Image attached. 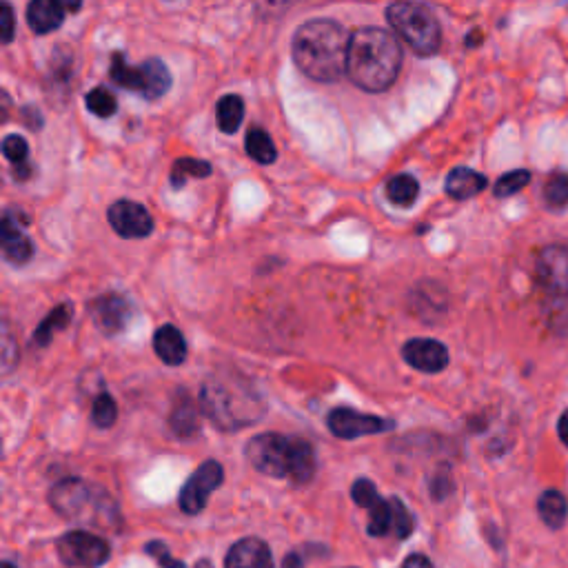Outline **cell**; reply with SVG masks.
Wrapping results in <instances>:
<instances>
[{
  "label": "cell",
  "mask_w": 568,
  "mask_h": 568,
  "mask_svg": "<svg viewBox=\"0 0 568 568\" xmlns=\"http://www.w3.org/2000/svg\"><path fill=\"white\" fill-rule=\"evenodd\" d=\"M537 513H540L542 522L549 526V529H562L568 517V502L564 493L555 489L544 491L540 500H537Z\"/></svg>",
  "instance_id": "cell-22"
},
{
  "label": "cell",
  "mask_w": 568,
  "mask_h": 568,
  "mask_svg": "<svg viewBox=\"0 0 568 568\" xmlns=\"http://www.w3.org/2000/svg\"><path fill=\"white\" fill-rule=\"evenodd\" d=\"M0 568H16V566H14L12 562H7V560H5L3 564H0Z\"/></svg>",
  "instance_id": "cell-43"
},
{
  "label": "cell",
  "mask_w": 568,
  "mask_h": 568,
  "mask_svg": "<svg viewBox=\"0 0 568 568\" xmlns=\"http://www.w3.org/2000/svg\"><path fill=\"white\" fill-rule=\"evenodd\" d=\"M393 533V502L382 500L369 509V535L387 537Z\"/></svg>",
  "instance_id": "cell-27"
},
{
  "label": "cell",
  "mask_w": 568,
  "mask_h": 568,
  "mask_svg": "<svg viewBox=\"0 0 568 568\" xmlns=\"http://www.w3.org/2000/svg\"><path fill=\"white\" fill-rule=\"evenodd\" d=\"M107 218L111 229L127 240L147 238L151 236V231H154V218H151V213L147 211V207H142L140 202L134 200H116L114 205L109 207Z\"/></svg>",
  "instance_id": "cell-12"
},
{
  "label": "cell",
  "mask_w": 568,
  "mask_h": 568,
  "mask_svg": "<svg viewBox=\"0 0 568 568\" xmlns=\"http://www.w3.org/2000/svg\"><path fill=\"white\" fill-rule=\"evenodd\" d=\"M216 120L220 131H225V134H236L242 125V120H245V100L236 94L222 96L216 107Z\"/></svg>",
  "instance_id": "cell-23"
},
{
  "label": "cell",
  "mask_w": 568,
  "mask_h": 568,
  "mask_svg": "<svg viewBox=\"0 0 568 568\" xmlns=\"http://www.w3.org/2000/svg\"><path fill=\"white\" fill-rule=\"evenodd\" d=\"M60 562L69 568H98L109 562L111 546L89 531H69L56 544Z\"/></svg>",
  "instance_id": "cell-8"
},
{
  "label": "cell",
  "mask_w": 568,
  "mask_h": 568,
  "mask_svg": "<svg viewBox=\"0 0 568 568\" xmlns=\"http://www.w3.org/2000/svg\"><path fill=\"white\" fill-rule=\"evenodd\" d=\"M27 218L20 211H5L3 225H0V245H3V256L12 265H25L34 256V245L25 233Z\"/></svg>",
  "instance_id": "cell-13"
},
{
  "label": "cell",
  "mask_w": 568,
  "mask_h": 568,
  "mask_svg": "<svg viewBox=\"0 0 568 568\" xmlns=\"http://www.w3.org/2000/svg\"><path fill=\"white\" fill-rule=\"evenodd\" d=\"M198 404L220 431H240L256 424L265 413L260 395L247 380H240L233 373L211 375L202 382Z\"/></svg>",
  "instance_id": "cell-3"
},
{
  "label": "cell",
  "mask_w": 568,
  "mask_h": 568,
  "mask_svg": "<svg viewBox=\"0 0 568 568\" xmlns=\"http://www.w3.org/2000/svg\"><path fill=\"white\" fill-rule=\"evenodd\" d=\"M420 196V182L409 174H398L387 182V198L395 207H411Z\"/></svg>",
  "instance_id": "cell-25"
},
{
  "label": "cell",
  "mask_w": 568,
  "mask_h": 568,
  "mask_svg": "<svg viewBox=\"0 0 568 568\" xmlns=\"http://www.w3.org/2000/svg\"><path fill=\"white\" fill-rule=\"evenodd\" d=\"M118 420V404L111 398L109 393H100L98 398L91 404V422H94L98 429H109Z\"/></svg>",
  "instance_id": "cell-29"
},
{
  "label": "cell",
  "mask_w": 568,
  "mask_h": 568,
  "mask_svg": "<svg viewBox=\"0 0 568 568\" xmlns=\"http://www.w3.org/2000/svg\"><path fill=\"white\" fill-rule=\"evenodd\" d=\"M245 149H247V154L258 162V165H273L278 158V149L276 145H273L271 136L260 127L249 129V134L245 138Z\"/></svg>",
  "instance_id": "cell-24"
},
{
  "label": "cell",
  "mask_w": 568,
  "mask_h": 568,
  "mask_svg": "<svg viewBox=\"0 0 568 568\" xmlns=\"http://www.w3.org/2000/svg\"><path fill=\"white\" fill-rule=\"evenodd\" d=\"M154 351L169 367H180L187 360V340L174 324H162L154 333Z\"/></svg>",
  "instance_id": "cell-17"
},
{
  "label": "cell",
  "mask_w": 568,
  "mask_h": 568,
  "mask_svg": "<svg viewBox=\"0 0 568 568\" xmlns=\"http://www.w3.org/2000/svg\"><path fill=\"white\" fill-rule=\"evenodd\" d=\"M391 502H393V533L391 535L398 537V540H407L415 529L413 515L407 506H404L400 497H391Z\"/></svg>",
  "instance_id": "cell-32"
},
{
  "label": "cell",
  "mask_w": 568,
  "mask_h": 568,
  "mask_svg": "<svg viewBox=\"0 0 568 568\" xmlns=\"http://www.w3.org/2000/svg\"><path fill=\"white\" fill-rule=\"evenodd\" d=\"M74 318V307L71 304H60V307L49 311V316L38 324V329L32 338V344L38 349H45L54 340L56 333L67 329V324Z\"/></svg>",
  "instance_id": "cell-21"
},
{
  "label": "cell",
  "mask_w": 568,
  "mask_h": 568,
  "mask_svg": "<svg viewBox=\"0 0 568 568\" xmlns=\"http://www.w3.org/2000/svg\"><path fill=\"white\" fill-rule=\"evenodd\" d=\"M91 313H94L100 331L107 333V336H116V333L127 327L131 316H134V307H131V302L125 296L105 293V296H100L91 304Z\"/></svg>",
  "instance_id": "cell-14"
},
{
  "label": "cell",
  "mask_w": 568,
  "mask_h": 568,
  "mask_svg": "<svg viewBox=\"0 0 568 568\" xmlns=\"http://www.w3.org/2000/svg\"><path fill=\"white\" fill-rule=\"evenodd\" d=\"M65 12L58 0H32L27 5V25L38 36L49 34L65 23Z\"/></svg>",
  "instance_id": "cell-18"
},
{
  "label": "cell",
  "mask_w": 568,
  "mask_h": 568,
  "mask_svg": "<svg viewBox=\"0 0 568 568\" xmlns=\"http://www.w3.org/2000/svg\"><path fill=\"white\" fill-rule=\"evenodd\" d=\"M52 509L71 522H87L98 529H116L120 513L116 502L100 486L89 484L80 478H65L49 491Z\"/></svg>",
  "instance_id": "cell-5"
},
{
  "label": "cell",
  "mask_w": 568,
  "mask_h": 568,
  "mask_svg": "<svg viewBox=\"0 0 568 568\" xmlns=\"http://www.w3.org/2000/svg\"><path fill=\"white\" fill-rule=\"evenodd\" d=\"M211 165L207 160L198 158H178L171 169V187L182 189L185 187L187 178H207L211 176Z\"/></svg>",
  "instance_id": "cell-26"
},
{
  "label": "cell",
  "mask_w": 568,
  "mask_h": 568,
  "mask_svg": "<svg viewBox=\"0 0 568 568\" xmlns=\"http://www.w3.org/2000/svg\"><path fill=\"white\" fill-rule=\"evenodd\" d=\"M351 500L358 506H362V509L369 511L382 500V495L378 493V486H375L371 480L360 478V480H355L351 486Z\"/></svg>",
  "instance_id": "cell-33"
},
{
  "label": "cell",
  "mask_w": 568,
  "mask_h": 568,
  "mask_svg": "<svg viewBox=\"0 0 568 568\" xmlns=\"http://www.w3.org/2000/svg\"><path fill=\"white\" fill-rule=\"evenodd\" d=\"M3 156L12 162V165H25L27 162V156H29V147H27V142L25 138H20V136H7L3 140Z\"/></svg>",
  "instance_id": "cell-34"
},
{
  "label": "cell",
  "mask_w": 568,
  "mask_h": 568,
  "mask_svg": "<svg viewBox=\"0 0 568 568\" xmlns=\"http://www.w3.org/2000/svg\"><path fill=\"white\" fill-rule=\"evenodd\" d=\"M486 185H489V182H486L480 171H473L469 167H455L451 174L446 176L444 189L453 200H469L482 194Z\"/></svg>",
  "instance_id": "cell-19"
},
{
  "label": "cell",
  "mask_w": 568,
  "mask_h": 568,
  "mask_svg": "<svg viewBox=\"0 0 568 568\" xmlns=\"http://www.w3.org/2000/svg\"><path fill=\"white\" fill-rule=\"evenodd\" d=\"M537 282L551 298H568V249L562 245L544 247L537 256Z\"/></svg>",
  "instance_id": "cell-11"
},
{
  "label": "cell",
  "mask_w": 568,
  "mask_h": 568,
  "mask_svg": "<svg viewBox=\"0 0 568 568\" xmlns=\"http://www.w3.org/2000/svg\"><path fill=\"white\" fill-rule=\"evenodd\" d=\"M282 568H304V562H302V555L300 553H289L287 555V560H284V564H282Z\"/></svg>",
  "instance_id": "cell-39"
},
{
  "label": "cell",
  "mask_w": 568,
  "mask_h": 568,
  "mask_svg": "<svg viewBox=\"0 0 568 568\" xmlns=\"http://www.w3.org/2000/svg\"><path fill=\"white\" fill-rule=\"evenodd\" d=\"M544 200L551 209L568 207V176L555 174L544 185Z\"/></svg>",
  "instance_id": "cell-31"
},
{
  "label": "cell",
  "mask_w": 568,
  "mask_h": 568,
  "mask_svg": "<svg viewBox=\"0 0 568 568\" xmlns=\"http://www.w3.org/2000/svg\"><path fill=\"white\" fill-rule=\"evenodd\" d=\"M58 3L63 5L67 12H71V14L80 12V7H83V0H58Z\"/></svg>",
  "instance_id": "cell-40"
},
{
  "label": "cell",
  "mask_w": 568,
  "mask_h": 568,
  "mask_svg": "<svg viewBox=\"0 0 568 568\" xmlns=\"http://www.w3.org/2000/svg\"><path fill=\"white\" fill-rule=\"evenodd\" d=\"M225 482V469L216 460L202 462L196 473L185 482L178 497L180 511L187 515H198L209 502V495Z\"/></svg>",
  "instance_id": "cell-9"
},
{
  "label": "cell",
  "mask_w": 568,
  "mask_h": 568,
  "mask_svg": "<svg viewBox=\"0 0 568 568\" xmlns=\"http://www.w3.org/2000/svg\"><path fill=\"white\" fill-rule=\"evenodd\" d=\"M169 426L174 431L176 438H191L200 431V411L196 407V402L191 398H182L174 404L171 409V418H169Z\"/></svg>",
  "instance_id": "cell-20"
},
{
  "label": "cell",
  "mask_w": 568,
  "mask_h": 568,
  "mask_svg": "<svg viewBox=\"0 0 568 568\" xmlns=\"http://www.w3.org/2000/svg\"><path fill=\"white\" fill-rule=\"evenodd\" d=\"M387 20L395 34L422 58L435 56L442 45L438 18L420 0H395L387 7Z\"/></svg>",
  "instance_id": "cell-6"
},
{
  "label": "cell",
  "mask_w": 568,
  "mask_h": 568,
  "mask_svg": "<svg viewBox=\"0 0 568 568\" xmlns=\"http://www.w3.org/2000/svg\"><path fill=\"white\" fill-rule=\"evenodd\" d=\"M529 182H531L529 171L515 169V171H509V174H504L500 180L495 182L493 194L497 198H509V196H515L517 191H522L526 185H529Z\"/></svg>",
  "instance_id": "cell-30"
},
{
  "label": "cell",
  "mask_w": 568,
  "mask_h": 568,
  "mask_svg": "<svg viewBox=\"0 0 568 568\" xmlns=\"http://www.w3.org/2000/svg\"><path fill=\"white\" fill-rule=\"evenodd\" d=\"M402 358L422 373H440L449 364V349L431 338H415L402 347Z\"/></svg>",
  "instance_id": "cell-15"
},
{
  "label": "cell",
  "mask_w": 568,
  "mask_h": 568,
  "mask_svg": "<svg viewBox=\"0 0 568 568\" xmlns=\"http://www.w3.org/2000/svg\"><path fill=\"white\" fill-rule=\"evenodd\" d=\"M85 105L91 111V114L98 116V118H111L118 111V100L116 96L111 94L109 89L105 87H96L91 89L87 98H85Z\"/></svg>",
  "instance_id": "cell-28"
},
{
  "label": "cell",
  "mask_w": 568,
  "mask_h": 568,
  "mask_svg": "<svg viewBox=\"0 0 568 568\" xmlns=\"http://www.w3.org/2000/svg\"><path fill=\"white\" fill-rule=\"evenodd\" d=\"M225 568H273L271 549L258 537H245L229 549Z\"/></svg>",
  "instance_id": "cell-16"
},
{
  "label": "cell",
  "mask_w": 568,
  "mask_h": 568,
  "mask_svg": "<svg viewBox=\"0 0 568 568\" xmlns=\"http://www.w3.org/2000/svg\"><path fill=\"white\" fill-rule=\"evenodd\" d=\"M402 568H433V564H431V560L426 555L413 553V555L407 557V560H404Z\"/></svg>",
  "instance_id": "cell-37"
},
{
  "label": "cell",
  "mask_w": 568,
  "mask_h": 568,
  "mask_svg": "<svg viewBox=\"0 0 568 568\" xmlns=\"http://www.w3.org/2000/svg\"><path fill=\"white\" fill-rule=\"evenodd\" d=\"M349 40L347 29L336 20L313 18L293 36V60L302 74L316 83H338L347 74Z\"/></svg>",
  "instance_id": "cell-1"
},
{
  "label": "cell",
  "mask_w": 568,
  "mask_h": 568,
  "mask_svg": "<svg viewBox=\"0 0 568 568\" xmlns=\"http://www.w3.org/2000/svg\"><path fill=\"white\" fill-rule=\"evenodd\" d=\"M14 32H16V27H14V9H12V5L7 3V0H3V3H0V36H3L5 45L12 43Z\"/></svg>",
  "instance_id": "cell-36"
},
{
  "label": "cell",
  "mask_w": 568,
  "mask_h": 568,
  "mask_svg": "<svg viewBox=\"0 0 568 568\" xmlns=\"http://www.w3.org/2000/svg\"><path fill=\"white\" fill-rule=\"evenodd\" d=\"M402 49L398 38L382 27H360L349 40L347 76L353 85L380 94L398 80Z\"/></svg>",
  "instance_id": "cell-2"
},
{
  "label": "cell",
  "mask_w": 568,
  "mask_h": 568,
  "mask_svg": "<svg viewBox=\"0 0 568 568\" xmlns=\"http://www.w3.org/2000/svg\"><path fill=\"white\" fill-rule=\"evenodd\" d=\"M245 453L256 471L293 484H309L318 469L311 442L296 435L260 433L247 442Z\"/></svg>",
  "instance_id": "cell-4"
},
{
  "label": "cell",
  "mask_w": 568,
  "mask_h": 568,
  "mask_svg": "<svg viewBox=\"0 0 568 568\" xmlns=\"http://www.w3.org/2000/svg\"><path fill=\"white\" fill-rule=\"evenodd\" d=\"M109 74L116 85L136 91V94L145 96L147 100L162 98L171 87V74L160 58H149L142 65L131 67L127 58L116 52L111 56Z\"/></svg>",
  "instance_id": "cell-7"
},
{
  "label": "cell",
  "mask_w": 568,
  "mask_h": 568,
  "mask_svg": "<svg viewBox=\"0 0 568 568\" xmlns=\"http://www.w3.org/2000/svg\"><path fill=\"white\" fill-rule=\"evenodd\" d=\"M478 43H482V34L480 32H471L469 40H466V45L473 47V45H478Z\"/></svg>",
  "instance_id": "cell-41"
},
{
  "label": "cell",
  "mask_w": 568,
  "mask_h": 568,
  "mask_svg": "<svg viewBox=\"0 0 568 568\" xmlns=\"http://www.w3.org/2000/svg\"><path fill=\"white\" fill-rule=\"evenodd\" d=\"M327 426L336 438L355 440V438H364V435L387 433L393 429L395 422L387 418H380V415L362 413V411H355L349 407H338L329 413Z\"/></svg>",
  "instance_id": "cell-10"
},
{
  "label": "cell",
  "mask_w": 568,
  "mask_h": 568,
  "mask_svg": "<svg viewBox=\"0 0 568 568\" xmlns=\"http://www.w3.org/2000/svg\"><path fill=\"white\" fill-rule=\"evenodd\" d=\"M196 568H213V566H211L209 560H200V562L196 564Z\"/></svg>",
  "instance_id": "cell-42"
},
{
  "label": "cell",
  "mask_w": 568,
  "mask_h": 568,
  "mask_svg": "<svg viewBox=\"0 0 568 568\" xmlns=\"http://www.w3.org/2000/svg\"><path fill=\"white\" fill-rule=\"evenodd\" d=\"M557 435H560V440L564 442V446L568 449V409L562 413L560 422H557Z\"/></svg>",
  "instance_id": "cell-38"
},
{
  "label": "cell",
  "mask_w": 568,
  "mask_h": 568,
  "mask_svg": "<svg viewBox=\"0 0 568 568\" xmlns=\"http://www.w3.org/2000/svg\"><path fill=\"white\" fill-rule=\"evenodd\" d=\"M145 553L149 555V557H154L156 560V564L158 566H162V568H187L185 564H182L180 560H176L174 555L169 553V546L165 544V542H149L147 546H145Z\"/></svg>",
  "instance_id": "cell-35"
}]
</instances>
